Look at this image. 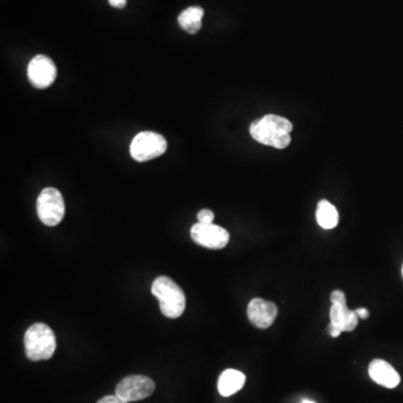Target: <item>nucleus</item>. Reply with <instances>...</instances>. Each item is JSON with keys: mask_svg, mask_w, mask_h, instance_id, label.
I'll return each instance as SVG.
<instances>
[{"mask_svg": "<svg viewBox=\"0 0 403 403\" xmlns=\"http://www.w3.org/2000/svg\"><path fill=\"white\" fill-rule=\"evenodd\" d=\"M155 391V382L148 376H130L121 380L115 389V395L127 402L143 400Z\"/></svg>", "mask_w": 403, "mask_h": 403, "instance_id": "nucleus-6", "label": "nucleus"}, {"mask_svg": "<svg viewBox=\"0 0 403 403\" xmlns=\"http://www.w3.org/2000/svg\"><path fill=\"white\" fill-rule=\"evenodd\" d=\"M294 129L288 119L276 115H267L264 118L253 121L250 126V134L262 145L283 149L291 141L290 134Z\"/></svg>", "mask_w": 403, "mask_h": 403, "instance_id": "nucleus-1", "label": "nucleus"}, {"mask_svg": "<svg viewBox=\"0 0 403 403\" xmlns=\"http://www.w3.org/2000/svg\"><path fill=\"white\" fill-rule=\"evenodd\" d=\"M248 319L257 328L267 329L274 323L278 315L277 305L262 298H255L248 306Z\"/></svg>", "mask_w": 403, "mask_h": 403, "instance_id": "nucleus-9", "label": "nucleus"}, {"mask_svg": "<svg viewBox=\"0 0 403 403\" xmlns=\"http://www.w3.org/2000/svg\"><path fill=\"white\" fill-rule=\"evenodd\" d=\"M302 403H315V402H313V401H309V400H304L302 401Z\"/></svg>", "mask_w": 403, "mask_h": 403, "instance_id": "nucleus-21", "label": "nucleus"}, {"mask_svg": "<svg viewBox=\"0 0 403 403\" xmlns=\"http://www.w3.org/2000/svg\"><path fill=\"white\" fill-rule=\"evenodd\" d=\"M27 75L36 89H46L54 83L58 69L52 58L46 55H36L28 64Z\"/></svg>", "mask_w": 403, "mask_h": 403, "instance_id": "nucleus-8", "label": "nucleus"}, {"mask_svg": "<svg viewBox=\"0 0 403 403\" xmlns=\"http://www.w3.org/2000/svg\"><path fill=\"white\" fill-rule=\"evenodd\" d=\"M191 236L195 243L212 250L223 249L230 241V234L228 231L213 223L211 224L196 223L191 229Z\"/></svg>", "mask_w": 403, "mask_h": 403, "instance_id": "nucleus-7", "label": "nucleus"}, {"mask_svg": "<svg viewBox=\"0 0 403 403\" xmlns=\"http://www.w3.org/2000/svg\"><path fill=\"white\" fill-rule=\"evenodd\" d=\"M327 331H328L329 335H331L332 338H338V336L340 335V333H342V331H340V328L334 326V325L331 323H329L328 327H327Z\"/></svg>", "mask_w": 403, "mask_h": 403, "instance_id": "nucleus-18", "label": "nucleus"}, {"mask_svg": "<svg viewBox=\"0 0 403 403\" xmlns=\"http://www.w3.org/2000/svg\"><path fill=\"white\" fill-rule=\"evenodd\" d=\"M329 319L331 324L342 332H352L359 324V316L355 310L349 309L346 304H333L329 312Z\"/></svg>", "mask_w": 403, "mask_h": 403, "instance_id": "nucleus-11", "label": "nucleus"}, {"mask_svg": "<svg viewBox=\"0 0 403 403\" xmlns=\"http://www.w3.org/2000/svg\"><path fill=\"white\" fill-rule=\"evenodd\" d=\"M151 293L160 300V310L167 319H179L186 307L184 291L174 280L166 276L156 278L151 286Z\"/></svg>", "mask_w": 403, "mask_h": 403, "instance_id": "nucleus-2", "label": "nucleus"}, {"mask_svg": "<svg viewBox=\"0 0 403 403\" xmlns=\"http://www.w3.org/2000/svg\"><path fill=\"white\" fill-rule=\"evenodd\" d=\"M369 374L376 383L388 389H395L401 382L398 372L384 359H373L369 366Z\"/></svg>", "mask_w": 403, "mask_h": 403, "instance_id": "nucleus-10", "label": "nucleus"}, {"mask_svg": "<svg viewBox=\"0 0 403 403\" xmlns=\"http://www.w3.org/2000/svg\"><path fill=\"white\" fill-rule=\"evenodd\" d=\"M37 215L39 219L47 226L60 224L65 215V203L58 189L46 187L41 191L37 198Z\"/></svg>", "mask_w": 403, "mask_h": 403, "instance_id": "nucleus-5", "label": "nucleus"}, {"mask_svg": "<svg viewBox=\"0 0 403 403\" xmlns=\"http://www.w3.org/2000/svg\"><path fill=\"white\" fill-rule=\"evenodd\" d=\"M167 147V140L162 134L153 132H139L132 139L130 155L136 162H148L164 155Z\"/></svg>", "mask_w": 403, "mask_h": 403, "instance_id": "nucleus-4", "label": "nucleus"}, {"mask_svg": "<svg viewBox=\"0 0 403 403\" xmlns=\"http://www.w3.org/2000/svg\"><path fill=\"white\" fill-rule=\"evenodd\" d=\"M109 4L115 8L121 9L127 5V0H109Z\"/></svg>", "mask_w": 403, "mask_h": 403, "instance_id": "nucleus-19", "label": "nucleus"}, {"mask_svg": "<svg viewBox=\"0 0 403 403\" xmlns=\"http://www.w3.org/2000/svg\"><path fill=\"white\" fill-rule=\"evenodd\" d=\"M331 302L332 304H346V296L342 290L333 291L331 295Z\"/></svg>", "mask_w": 403, "mask_h": 403, "instance_id": "nucleus-16", "label": "nucleus"}, {"mask_svg": "<svg viewBox=\"0 0 403 403\" xmlns=\"http://www.w3.org/2000/svg\"><path fill=\"white\" fill-rule=\"evenodd\" d=\"M96 403H129L124 401V399L119 398L118 395H108L105 398L100 399Z\"/></svg>", "mask_w": 403, "mask_h": 403, "instance_id": "nucleus-17", "label": "nucleus"}, {"mask_svg": "<svg viewBox=\"0 0 403 403\" xmlns=\"http://www.w3.org/2000/svg\"><path fill=\"white\" fill-rule=\"evenodd\" d=\"M355 313L359 316V319H368L369 316H370V313H369V310L366 309V308H357V309L355 310Z\"/></svg>", "mask_w": 403, "mask_h": 403, "instance_id": "nucleus-20", "label": "nucleus"}, {"mask_svg": "<svg viewBox=\"0 0 403 403\" xmlns=\"http://www.w3.org/2000/svg\"><path fill=\"white\" fill-rule=\"evenodd\" d=\"M198 223H203V224H211L215 219V213L211 210H202L198 212Z\"/></svg>", "mask_w": 403, "mask_h": 403, "instance_id": "nucleus-15", "label": "nucleus"}, {"mask_svg": "<svg viewBox=\"0 0 403 403\" xmlns=\"http://www.w3.org/2000/svg\"><path fill=\"white\" fill-rule=\"evenodd\" d=\"M316 219L321 228L325 230H331L338 226V221H340L338 210L326 200H321L317 205Z\"/></svg>", "mask_w": 403, "mask_h": 403, "instance_id": "nucleus-14", "label": "nucleus"}, {"mask_svg": "<svg viewBox=\"0 0 403 403\" xmlns=\"http://www.w3.org/2000/svg\"><path fill=\"white\" fill-rule=\"evenodd\" d=\"M402 276H403V267H402Z\"/></svg>", "mask_w": 403, "mask_h": 403, "instance_id": "nucleus-22", "label": "nucleus"}, {"mask_svg": "<svg viewBox=\"0 0 403 403\" xmlns=\"http://www.w3.org/2000/svg\"><path fill=\"white\" fill-rule=\"evenodd\" d=\"M245 383V376L242 372L234 369L225 370L219 378L217 390L222 397H231L243 388Z\"/></svg>", "mask_w": 403, "mask_h": 403, "instance_id": "nucleus-12", "label": "nucleus"}, {"mask_svg": "<svg viewBox=\"0 0 403 403\" xmlns=\"http://www.w3.org/2000/svg\"><path fill=\"white\" fill-rule=\"evenodd\" d=\"M204 11L202 7L193 6L185 9L179 16V24L187 33L196 34L202 28Z\"/></svg>", "mask_w": 403, "mask_h": 403, "instance_id": "nucleus-13", "label": "nucleus"}, {"mask_svg": "<svg viewBox=\"0 0 403 403\" xmlns=\"http://www.w3.org/2000/svg\"><path fill=\"white\" fill-rule=\"evenodd\" d=\"M26 357L33 362L50 359L56 350L54 332L46 324L36 323L26 332L24 338Z\"/></svg>", "mask_w": 403, "mask_h": 403, "instance_id": "nucleus-3", "label": "nucleus"}]
</instances>
